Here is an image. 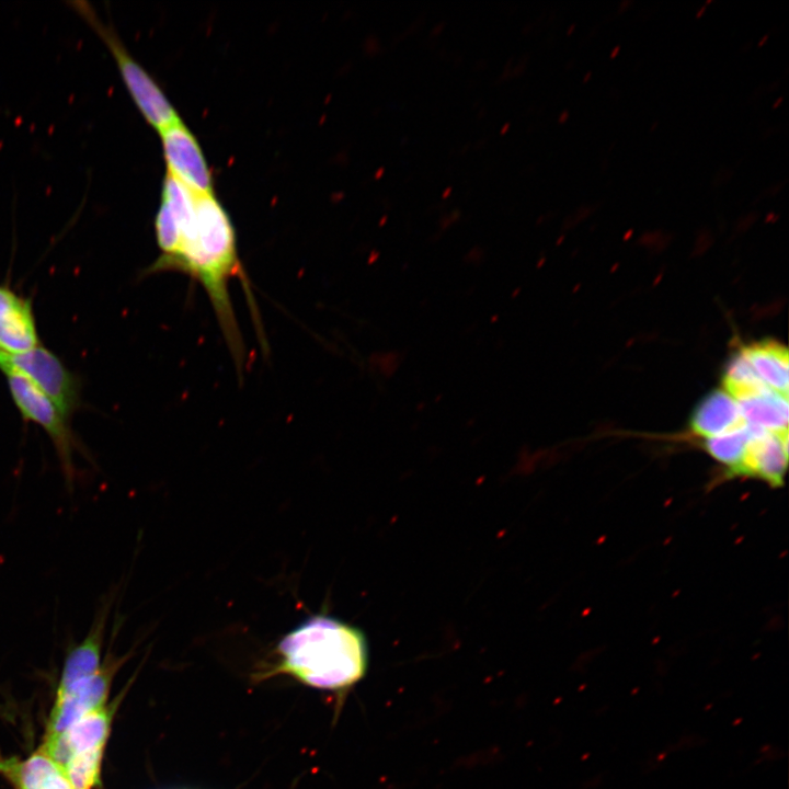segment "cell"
<instances>
[{
	"label": "cell",
	"instance_id": "52a82bcc",
	"mask_svg": "<svg viewBox=\"0 0 789 789\" xmlns=\"http://www.w3.org/2000/svg\"><path fill=\"white\" fill-rule=\"evenodd\" d=\"M117 666L116 660L107 662L93 675L77 682L65 693L57 694L45 737L61 734L85 714L104 707Z\"/></svg>",
	"mask_w": 789,
	"mask_h": 789
},
{
	"label": "cell",
	"instance_id": "5b68a950",
	"mask_svg": "<svg viewBox=\"0 0 789 789\" xmlns=\"http://www.w3.org/2000/svg\"><path fill=\"white\" fill-rule=\"evenodd\" d=\"M0 363L11 366L23 375L68 419H71L79 409L81 403L79 378L44 345L41 344L18 355L0 353Z\"/></svg>",
	"mask_w": 789,
	"mask_h": 789
},
{
	"label": "cell",
	"instance_id": "30bf717a",
	"mask_svg": "<svg viewBox=\"0 0 789 789\" xmlns=\"http://www.w3.org/2000/svg\"><path fill=\"white\" fill-rule=\"evenodd\" d=\"M787 465L788 432L770 433L754 427L744 459L735 476H751L759 478L771 487H780Z\"/></svg>",
	"mask_w": 789,
	"mask_h": 789
},
{
	"label": "cell",
	"instance_id": "e0dca14e",
	"mask_svg": "<svg viewBox=\"0 0 789 789\" xmlns=\"http://www.w3.org/2000/svg\"><path fill=\"white\" fill-rule=\"evenodd\" d=\"M723 385L725 391L736 401L770 389L755 373L743 350L736 352L730 359L723 376Z\"/></svg>",
	"mask_w": 789,
	"mask_h": 789
},
{
	"label": "cell",
	"instance_id": "d6986e66",
	"mask_svg": "<svg viewBox=\"0 0 789 789\" xmlns=\"http://www.w3.org/2000/svg\"><path fill=\"white\" fill-rule=\"evenodd\" d=\"M786 753L779 746L775 745H763L759 750L761 762H773L781 759Z\"/></svg>",
	"mask_w": 789,
	"mask_h": 789
},
{
	"label": "cell",
	"instance_id": "2e32d148",
	"mask_svg": "<svg viewBox=\"0 0 789 789\" xmlns=\"http://www.w3.org/2000/svg\"><path fill=\"white\" fill-rule=\"evenodd\" d=\"M753 432L754 427L745 423L724 434L706 438L704 446L713 459L729 468L727 473L735 476Z\"/></svg>",
	"mask_w": 789,
	"mask_h": 789
},
{
	"label": "cell",
	"instance_id": "603a6c76",
	"mask_svg": "<svg viewBox=\"0 0 789 789\" xmlns=\"http://www.w3.org/2000/svg\"><path fill=\"white\" fill-rule=\"evenodd\" d=\"M507 128H510V123H506L503 128L501 129V134L506 133Z\"/></svg>",
	"mask_w": 789,
	"mask_h": 789
},
{
	"label": "cell",
	"instance_id": "4fadbf2b",
	"mask_svg": "<svg viewBox=\"0 0 789 789\" xmlns=\"http://www.w3.org/2000/svg\"><path fill=\"white\" fill-rule=\"evenodd\" d=\"M744 424L736 400L719 389L701 400L690 419L691 431L704 438L724 434Z\"/></svg>",
	"mask_w": 789,
	"mask_h": 789
},
{
	"label": "cell",
	"instance_id": "d4e9b609",
	"mask_svg": "<svg viewBox=\"0 0 789 789\" xmlns=\"http://www.w3.org/2000/svg\"><path fill=\"white\" fill-rule=\"evenodd\" d=\"M704 11H705V8H702V9H701V10L699 11V13L697 14V18H699V16H700V14H702V13H704Z\"/></svg>",
	"mask_w": 789,
	"mask_h": 789
},
{
	"label": "cell",
	"instance_id": "6da1fadb",
	"mask_svg": "<svg viewBox=\"0 0 789 789\" xmlns=\"http://www.w3.org/2000/svg\"><path fill=\"white\" fill-rule=\"evenodd\" d=\"M155 233L160 253L144 274L178 272L198 283L241 369L245 351L229 294L232 278H239L245 288L253 315L256 308L239 258L236 230L226 209L214 194L196 195L165 174Z\"/></svg>",
	"mask_w": 789,
	"mask_h": 789
},
{
	"label": "cell",
	"instance_id": "8fae6325",
	"mask_svg": "<svg viewBox=\"0 0 789 789\" xmlns=\"http://www.w3.org/2000/svg\"><path fill=\"white\" fill-rule=\"evenodd\" d=\"M111 604L108 597H105L95 611L88 634L68 652L57 694L65 693L73 684L93 675L100 668L101 651Z\"/></svg>",
	"mask_w": 789,
	"mask_h": 789
},
{
	"label": "cell",
	"instance_id": "ba28073f",
	"mask_svg": "<svg viewBox=\"0 0 789 789\" xmlns=\"http://www.w3.org/2000/svg\"><path fill=\"white\" fill-rule=\"evenodd\" d=\"M114 710L104 706L85 714L61 734L45 737L41 748L61 768L72 755L104 748Z\"/></svg>",
	"mask_w": 789,
	"mask_h": 789
},
{
	"label": "cell",
	"instance_id": "3957f363",
	"mask_svg": "<svg viewBox=\"0 0 789 789\" xmlns=\"http://www.w3.org/2000/svg\"><path fill=\"white\" fill-rule=\"evenodd\" d=\"M69 5L107 47L129 95L146 122L158 132L180 122L181 118L171 102L153 78L128 52L113 24L105 23L87 1H71Z\"/></svg>",
	"mask_w": 789,
	"mask_h": 789
},
{
	"label": "cell",
	"instance_id": "7402d4cb",
	"mask_svg": "<svg viewBox=\"0 0 789 789\" xmlns=\"http://www.w3.org/2000/svg\"><path fill=\"white\" fill-rule=\"evenodd\" d=\"M450 192H451V187H447V188H446V190L444 191L443 195H442V196H443V198H446V197H448V196H449V194H450Z\"/></svg>",
	"mask_w": 789,
	"mask_h": 789
},
{
	"label": "cell",
	"instance_id": "7a4b0ae2",
	"mask_svg": "<svg viewBox=\"0 0 789 789\" xmlns=\"http://www.w3.org/2000/svg\"><path fill=\"white\" fill-rule=\"evenodd\" d=\"M275 673L321 689H344L365 675L367 641L361 629L328 615H315L287 633L276 648Z\"/></svg>",
	"mask_w": 789,
	"mask_h": 789
},
{
	"label": "cell",
	"instance_id": "277c9868",
	"mask_svg": "<svg viewBox=\"0 0 789 789\" xmlns=\"http://www.w3.org/2000/svg\"><path fill=\"white\" fill-rule=\"evenodd\" d=\"M14 405L25 422L41 426L53 443L65 483L71 491L77 477L73 453L79 443L70 425L55 403L11 366L0 363Z\"/></svg>",
	"mask_w": 789,
	"mask_h": 789
},
{
	"label": "cell",
	"instance_id": "ac0fdd59",
	"mask_svg": "<svg viewBox=\"0 0 789 789\" xmlns=\"http://www.w3.org/2000/svg\"><path fill=\"white\" fill-rule=\"evenodd\" d=\"M104 748L72 755L62 770L72 789H92L100 781Z\"/></svg>",
	"mask_w": 789,
	"mask_h": 789
},
{
	"label": "cell",
	"instance_id": "9c48e42d",
	"mask_svg": "<svg viewBox=\"0 0 789 789\" xmlns=\"http://www.w3.org/2000/svg\"><path fill=\"white\" fill-rule=\"evenodd\" d=\"M41 344L31 300L0 284V353L18 355Z\"/></svg>",
	"mask_w": 789,
	"mask_h": 789
},
{
	"label": "cell",
	"instance_id": "cb8c5ba5",
	"mask_svg": "<svg viewBox=\"0 0 789 789\" xmlns=\"http://www.w3.org/2000/svg\"><path fill=\"white\" fill-rule=\"evenodd\" d=\"M618 50H619V47L617 46L616 49H615V52H613V54H611V58L617 55V52H618Z\"/></svg>",
	"mask_w": 789,
	"mask_h": 789
},
{
	"label": "cell",
	"instance_id": "5bb4252c",
	"mask_svg": "<svg viewBox=\"0 0 789 789\" xmlns=\"http://www.w3.org/2000/svg\"><path fill=\"white\" fill-rule=\"evenodd\" d=\"M752 367L771 390L788 397V351L776 341H762L742 348Z\"/></svg>",
	"mask_w": 789,
	"mask_h": 789
},
{
	"label": "cell",
	"instance_id": "8992f818",
	"mask_svg": "<svg viewBox=\"0 0 789 789\" xmlns=\"http://www.w3.org/2000/svg\"><path fill=\"white\" fill-rule=\"evenodd\" d=\"M167 173L196 195L213 194V179L202 148L180 121L159 132Z\"/></svg>",
	"mask_w": 789,
	"mask_h": 789
},
{
	"label": "cell",
	"instance_id": "ffe728a7",
	"mask_svg": "<svg viewBox=\"0 0 789 789\" xmlns=\"http://www.w3.org/2000/svg\"><path fill=\"white\" fill-rule=\"evenodd\" d=\"M385 172V168H379L375 173V179H380Z\"/></svg>",
	"mask_w": 789,
	"mask_h": 789
},
{
	"label": "cell",
	"instance_id": "44dd1931",
	"mask_svg": "<svg viewBox=\"0 0 789 789\" xmlns=\"http://www.w3.org/2000/svg\"><path fill=\"white\" fill-rule=\"evenodd\" d=\"M567 118H568V112H563L559 117V122L563 123Z\"/></svg>",
	"mask_w": 789,
	"mask_h": 789
},
{
	"label": "cell",
	"instance_id": "9a60e30c",
	"mask_svg": "<svg viewBox=\"0 0 789 789\" xmlns=\"http://www.w3.org/2000/svg\"><path fill=\"white\" fill-rule=\"evenodd\" d=\"M736 402L746 424L770 433L788 432V397L768 389Z\"/></svg>",
	"mask_w": 789,
	"mask_h": 789
},
{
	"label": "cell",
	"instance_id": "7c38bea8",
	"mask_svg": "<svg viewBox=\"0 0 789 789\" xmlns=\"http://www.w3.org/2000/svg\"><path fill=\"white\" fill-rule=\"evenodd\" d=\"M0 774L15 789H72L62 768L42 748L23 761L0 757Z\"/></svg>",
	"mask_w": 789,
	"mask_h": 789
}]
</instances>
